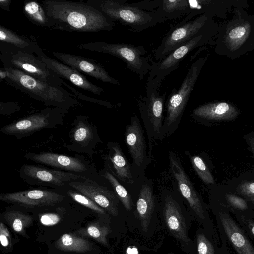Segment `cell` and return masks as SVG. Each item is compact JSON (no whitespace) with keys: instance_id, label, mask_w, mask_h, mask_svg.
Instances as JSON below:
<instances>
[{"instance_id":"277c9868","label":"cell","mask_w":254,"mask_h":254,"mask_svg":"<svg viewBox=\"0 0 254 254\" xmlns=\"http://www.w3.org/2000/svg\"><path fill=\"white\" fill-rule=\"evenodd\" d=\"M0 58L4 67H12L32 77L56 87H61L63 80L51 71L37 56L18 49L3 45Z\"/></svg>"},{"instance_id":"4fadbf2b","label":"cell","mask_w":254,"mask_h":254,"mask_svg":"<svg viewBox=\"0 0 254 254\" xmlns=\"http://www.w3.org/2000/svg\"><path fill=\"white\" fill-rule=\"evenodd\" d=\"M72 125L69 143L63 145L71 151L92 156L97 144L102 142L95 127L85 116L78 117Z\"/></svg>"},{"instance_id":"52a82bcc","label":"cell","mask_w":254,"mask_h":254,"mask_svg":"<svg viewBox=\"0 0 254 254\" xmlns=\"http://www.w3.org/2000/svg\"><path fill=\"white\" fill-rule=\"evenodd\" d=\"M207 31L199 33L180 46L160 61H154L150 55L151 64L147 80V86L158 88L164 79L178 68L181 62L192 50L204 44L209 39Z\"/></svg>"},{"instance_id":"6da1fadb","label":"cell","mask_w":254,"mask_h":254,"mask_svg":"<svg viewBox=\"0 0 254 254\" xmlns=\"http://www.w3.org/2000/svg\"><path fill=\"white\" fill-rule=\"evenodd\" d=\"M41 3L46 14L55 24L53 29L96 33L111 31L116 25L115 22L86 2L46 0Z\"/></svg>"},{"instance_id":"ffe728a7","label":"cell","mask_w":254,"mask_h":254,"mask_svg":"<svg viewBox=\"0 0 254 254\" xmlns=\"http://www.w3.org/2000/svg\"><path fill=\"white\" fill-rule=\"evenodd\" d=\"M53 246L60 254H101L95 243L74 232L63 234Z\"/></svg>"},{"instance_id":"7402d4cb","label":"cell","mask_w":254,"mask_h":254,"mask_svg":"<svg viewBox=\"0 0 254 254\" xmlns=\"http://www.w3.org/2000/svg\"><path fill=\"white\" fill-rule=\"evenodd\" d=\"M219 216L224 231L238 253L254 254V248L231 217L224 213H220Z\"/></svg>"},{"instance_id":"e575fe53","label":"cell","mask_w":254,"mask_h":254,"mask_svg":"<svg viewBox=\"0 0 254 254\" xmlns=\"http://www.w3.org/2000/svg\"><path fill=\"white\" fill-rule=\"evenodd\" d=\"M192 165L200 179L206 184L214 183V180L203 160L199 156L190 157Z\"/></svg>"},{"instance_id":"ba28073f","label":"cell","mask_w":254,"mask_h":254,"mask_svg":"<svg viewBox=\"0 0 254 254\" xmlns=\"http://www.w3.org/2000/svg\"><path fill=\"white\" fill-rule=\"evenodd\" d=\"M146 95L140 96L138 106L144 124L149 141L150 154L153 147V138L163 137V110L166 93H159L158 88L147 86Z\"/></svg>"},{"instance_id":"ee69618b","label":"cell","mask_w":254,"mask_h":254,"mask_svg":"<svg viewBox=\"0 0 254 254\" xmlns=\"http://www.w3.org/2000/svg\"><path fill=\"white\" fill-rule=\"evenodd\" d=\"M250 147L251 152L254 155V137L251 138L250 140Z\"/></svg>"},{"instance_id":"4dcf8cb0","label":"cell","mask_w":254,"mask_h":254,"mask_svg":"<svg viewBox=\"0 0 254 254\" xmlns=\"http://www.w3.org/2000/svg\"><path fill=\"white\" fill-rule=\"evenodd\" d=\"M102 176L110 182L115 194L125 208L127 210H130L131 208V200L130 195L126 188L119 183L115 177L109 171H104L102 173Z\"/></svg>"},{"instance_id":"7bdbcfd3","label":"cell","mask_w":254,"mask_h":254,"mask_svg":"<svg viewBox=\"0 0 254 254\" xmlns=\"http://www.w3.org/2000/svg\"><path fill=\"white\" fill-rule=\"evenodd\" d=\"M247 223L248 228L250 229L251 232L254 236V222L251 221H248Z\"/></svg>"},{"instance_id":"7c38bea8","label":"cell","mask_w":254,"mask_h":254,"mask_svg":"<svg viewBox=\"0 0 254 254\" xmlns=\"http://www.w3.org/2000/svg\"><path fill=\"white\" fill-rule=\"evenodd\" d=\"M65 196L46 189H34L23 191L2 193L0 199L26 209H39L62 203Z\"/></svg>"},{"instance_id":"30bf717a","label":"cell","mask_w":254,"mask_h":254,"mask_svg":"<svg viewBox=\"0 0 254 254\" xmlns=\"http://www.w3.org/2000/svg\"><path fill=\"white\" fill-rule=\"evenodd\" d=\"M63 109H46L24 117L1 128L4 134L20 139L44 129H52L63 124Z\"/></svg>"},{"instance_id":"2e32d148","label":"cell","mask_w":254,"mask_h":254,"mask_svg":"<svg viewBox=\"0 0 254 254\" xmlns=\"http://www.w3.org/2000/svg\"><path fill=\"white\" fill-rule=\"evenodd\" d=\"M24 157L39 164L76 174L86 173L89 169L87 162L84 160L55 153L27 152Z\"/></svg>"},{"instance_id":"f546056e","label":"cell","mask_w":254,"mask_h":254,"mask_svg":"<svg viewBox=\"0 0 254 254\" xmlns=\"http://www.w3.org/2000/svg\"><path fill=\"white\" fill-rule=\"evenodd\" d=\"M187 10V0H161L158 11L166 19L172 20L185 15Z\"/></svg>"},{"instance_id":"4316f807","label":"cell","mask_w":254,"mask_h":254,"mask_svg":"<svg viewBox=\"0 0 254 254\" xmlns=\"http://www.w3.org/2000/svg\"><path fill=\"white\" fill-rule=\"evenodd\" d=\"M23 9L26 17L32 23L41 27L54 28L55 24L46 14L42 4L36 1H27Z\"/></svg>"},{"instance_id":"ab89813d","label":"cell","mask_w":254,"mask_h":254,"mask_svg":"<svg viewBox=\"0 0 254 254\" xmlns=\"http://www.w3.org/2000/svg\"><path fill=\"white\" fill-rule=\"evenodd\" d=\"M246 33V28L242 26H239L230 31L229 33V37L231 40H238L242 38Z\"/></svg>"},{"instance_id":"8fae6325","label":"cell","mask_w":254,"mask_h":254,"mask_svg":"<svg viewBox=\"0 0 254 254\" xmlns=\"http://www.w3.org/2000/svg\"><path fill=\"white\" fill-rule=\"evenodd\" d=\"M18 173L20 178L28 185L53 188L68 186L70 182L81 179L85 176L30 164H23L19 169Z\"/></svg>"},{"instance_id":"603a6c76","label":"cell","mask_w":254,"mask_h":254,"mask_svg":"<svg viewBox=\"0 0 254 254\" xmlns=\"http://www.w3.org/2000/svg\"><path fill=\"white\" fill-rule=\"evenodd\" d=\"M18 207L16 205L7 207L1 215V222L8 225L16 234L28 239L29 237L26 230L33 224L34 217Z\"/></svg>"},{"instance_id":"83f0119b","label":"cell","mask_w":254,"mask_h":254,"mask_svg":"<svg viewBox=\"0 0 254 254\" xmlns=\"http://www.w3.org/2000/svg\"><path fill=\"white\" fill-rule=\"evenodd\" d=\"M0 40L23 51L36 53L40 47L37 42L18 35L14 32L2 26H0Z\"/></svg>"},{"instance_id":"ac0fdd59","label":"cell","mask_w":254,"mask_h":254,"mask_svg":"<svg viewBox=\"0 0 254 254\" xmlns=\"http://www.w3.org/2000/svg\"><path fill=\"white\" fill-rule=\"evenodd\" d=\"M169 160L173 174L182 196L195 214L200 218L204 219V211L200 198L180 161L176 155L171 152H169Z\"/></svg>"},{"instance_id":"d6986e66","label":"cell","mask_w":254,"mask_h":254,"mask_svg":"<svg viewBox=\"0 0 254 254\" xmlns=\"http://www.w3.org/2000/svg\"><path fill=\"white\" fill-rule=\"evenodd\" d=\"M125 140L134 163L141 166L148 157L143 131L136 115L131 117L130 124L127 126Z\"/></svg>"},{"instance_id":"f1b7e54d","label":"cell","mask_w":254,"mask_h":254,"mask_svg":"<svg viewBox=\"0 0 254 254\" xmlns=\"http://www.w3.org/2000/svg\"><path fill=\"white\" fill-rule=\"evenodd\" d=\"M110 232V227L99 221H91L85 226L74 232L81 236L92 239L106 247H109L107 237Z\"/></svg>"},{"instance_id":"1f68e13d","label":"cell","mask_w":254,"mask_h":254,"mask_svg":"<svg viewBox=\"0 0 254 254\" xmlns=\"http://www.w3.org/2000/svg\"><path fill=\"white\" fill-rule=\"evenodd\" d=\"M67 194L73 200L81 205L90 209L92 211L100 215L106 214V211L94 201L86 196L81 194L74 189H69Z\"/></svg>"},{"instance_id":"5bb4252c","label":"cell","mask_w":254,"mask_h":254,"mask_svg":"<svg viewBox=\"0 0 254 254\" xmlns=\"http://www.w3.org/2000/svg\"><path fill=\"white\" fill-rule=\"evenodd\" d=\"M73 189L90 198L107 212L113 216L118 213V198L115 192L95 181L85 176L68 183Z\"/></svg>"},{"instance_id":"cb8c5ba5","label":"cell","mask_w":254,"mask_h":254,"mask_svg":"<svg viewBox=\"0 0 254 254\" xmlns=\"http://www.w3.org/2000/svg\"><path fill=\"white\" fill-rule=\"evenodd\" d=\"M237 110L226 102L209 103L198 106L192 112L195 117L211 120H230L238 115Z\"/></svg>"},{"instance_id":"484cf974","label":"cell","mask_w":254,"mask_h":254,"mask_svg":"<svg viewBox=\"0 0 254 254\" xmlns=\"http://www.w3.org/2000/svg\"><path fill=\"white\" fill-rule=\"evenodd\" d=\"M154 208V196L153 190L147 184L141 188L136 202V209L142 227L148 228Z\"/></svg>"},{"instance_id":"d4e9b609","label":"cell","mask_w":254,"mask_h":254,"mask_svg":"<svg viewBox=\"0 0 254 254\" xmlns=\"http://www.w3.org/2000/svg\"><path fill=\"white\" fill-rule=\"evenodd\" d=\"M107 147L109 150L108 159L114 168L112 171L121 181L127 184H133L134 180L130 171V165L118 144L110 142Z\"/></svg>"},{"instance_id":"b9f144b4","label":"cell","mask_w":254,"mask_h":254,"mask_svg":"<svg viewBox=\"0 0 254 254\" xmlns=\"http://www.w3.org/2000/svg\"><path fill=\"white\" fill-rule=\"evenodd\" d=\"M7 77V73L6 71L2 68L0 70V79H6Z\"/></svg>"},{"instance_id":"d6a6232c","label":"cell","mask_w":254,"mask_h":254,"mask_svg":"<svg viewBox=\"0 0 254 254\" xmlns=\"http://www.w3.org/2000/svg\"><path fill=\"white\" fill-rule=\"evenodd\" d=\"M66 213L64 207H57L55 210L41 213L38 215L39 222L44 226L51 227L58 224Z\"/></svg>"},{"instance_id":"9a60e30c","label":"cell","mask_w":254,"mask_h":254,"mask_svg":"<svg viewBox=\"0 0 254 254\" xmlns=\"http://www.w3.org/2000/svg\"><path fill=\"white\" fill-rule=\"evenodd\" d=\"M52 53L63 63L81 73L105 83L116 85L119 84L117 79L111 76L101 64L92 59L57 51H52Z\"/></svg>"},{"instance_id":"8992f818","label":"cell","mask_w":254,"mask_h":254,"mask_svg":"<svg viewBox=\"0 0 254 254\" xmlns=\"http://www.w3.org/2000/svg\"><path fill=\"white\" fill-rule=\"evenodd\" d=\"M204 59L199 58L190 66L178 90L174 89L166 101V115L163 125L165 129L173 128L179 123L197 80Z\"/></svg>"},{"instance_id":"5b68a950","label":"cell","mask_w":254,"mask_h":254,"mask_svg":"<svg viewBox=\"0 0 254 254\" xmlns=\"http://www.w3.org/2000/svg\"><path fill=\"white\" fill-rule=\"evenodd\" d=\"M77 48L117 57L123 60L127 68L136 73L141 79L149 73L151 69L150 55H146L147 51L142 46L96 41L79 44Z\"/></svg>"},{"instance_id":"60d3db41","label":"cell","mask_w":254,"mask_h":254,"mask_svg":"<svg viewBox=\"0 0 254 254\" xmlns=\"http://www.w3.org/2000/svg\"><path fill=\"white\" fill-rule=\"evenodd\" d=\"M11 2V0H0V7L4 10L10 12V4Z\"/></svg>"},{"instance_id":"44dd1931","label":"cell","mask_w":254,"mask_h":254,"mask_svg":"<svg viewBox=\"0 0 254 254\" xmlns=\"http://www.w3.org/2000/svg\"><path fill=\"white\" fill-rule=\"evenodd\" d=\"M163 215L166 224L171 234L180 241L188 243L189 239L186 220L177 202L170 197L165 202Z\"/></svg>"},{"instance_id":"e0dca14e","label":"cell","mask_w":254,"mask_h":254,"mask_svg":"<svg viewBox=\"0 0 254 254\" xmlns=\"http://www.w3.org/2000/svg\"><path fill=\"white\" fill-rule=\"evenodd\" d=\"M48 67L60 78H65L76 86L97 95H100L104 89L90 81L81 73L63 63L47 56L40 47L35 53Z\"/></svg>"},{"instance_id":"8d00e7d4","label":"cell","mask_w":254,"mask_h":254,"mask_svg":"<svg viewBox=\"0 0 254 254\" xmlns=\"http://www.w3.org/2000/svg\"><path fill=\"white\" fill-rule=\"evenodd\" d=\"M161 0H148L129 4L141 10L148 11H156L158 10L160 5Z\"/></svg>"},{"instance_id":"9c48e42d","label":"cell","mask_w":254,"mask_h":254,"mask_svg":"<svg viewBox=\"0 0 254 254\" xmlns=\"http://www.w3.org/2000/svg\"><path fill=\"white\" fill-rule=\"evenodd\" d=\"M208 22V16L204 14L173 26L162 39L160 45L152 50L155 61L162 60L173 51L206 30Z\"/></svg>"},{"instance_id":"d590c367","label":"cell","mask_w":254,"mask_h":254,"mask_svg":"<svg viewBox=\"0 0 254 254\" xmlns=\"http://www.w3.org/2000/svg\"><path fill=\"white\" fill-rule=\"evenodd\" d=\"M197 245L199 254H214V249L211 243L203 234L197 235Z\"/></svg>"},{"instance_id":"74e56055","label":"cell","mask_w":254,"mask_h":254,"mask_svg":"<svg viewBox=\"0 0 254 254\" xmlns=\"http://www.w3.org/2000/svg\"><path fill=\"white\" fill-rule=\"evenodd\" d=\"M238 192L252 201H254V182H244L239 185Z\"/></svg>"},{"instance_id":"f35d334b","label":"cell","mask_w":254,"mask_h":254,"mask_svg":"<svg viewBox=\"0 0 254 254\" xmlns=\"http://www.w3.org/2000/svg\"><path fill=\"white\" fill-rule=\"evenodd\" d=\"M226 197L229 203L236 209L242 210L246 209L248 207L246 201L239 196L227 194Z\"/></svg>"},{"instance_id":"3957f363","label":"cell","mask_w":254,"mask_h":254,"mask_svg":"<svg viewBox=\"0 0 254 254\" xmlns=\"http://www.w3.org/2000/svg\"><path fill=\"white\" fill-rule=\"evenodd\" d=\"M7 73V82L45 105L63 109L75 106L72 95L61 87L37 80L12 67H3Z\"/></svg>"},{"instance_id":"7a4b0ae2","label":"cell","mask_w":254,"mask_h":254,"mask_svg":"<svg viewBox=\"0 0 254 254\" xmlns=\"http://www.w3.org/2000/svg\"><path fill=\"white\" fill-rule=\"evenodd\" d=\"M127 0H88L86 2L111 20L140 32L166 20L159 11L141 10L127 3Z\"/></svg>"},{"instance_id":"836d02e7","label":"cell","mask_w":254,"mask_h":254,"mask_svg":"<svg viewBox=\"0 0 254 254\" xmlns=\"http://www.w3.org/2000/svg\"><path fill=\"white\" fill-rule=\"evenodd\" d=\"M20 240L15 238L11 233L9 228L2 222L0 223V241L1 250L3 253L12 251L15 244Z\"/></svg>"}]
</instances>
